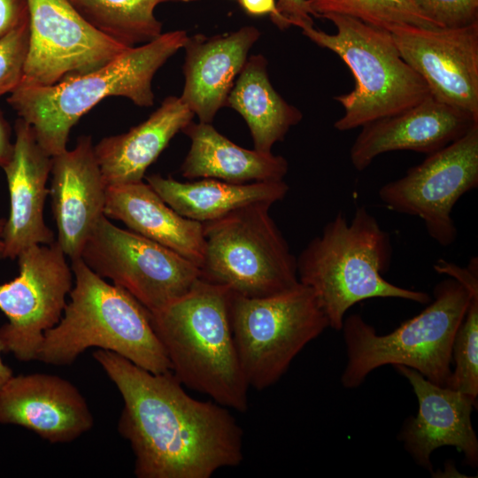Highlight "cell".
<instances>
[{
    "label": "cell",
    "mask_w": 478,
    "mask_h": 478,
    "mask_svg": "<svg viewBox=\"0 0 478 478\" xmlns=\"http://www.w3.org/2000/svg\"><path fill=\"white\" fill-rule=\"evenodd\" d=\"M93 358L121 395L118 431L137 478H210L242 463L243 433L228 408L193 398L172 371L153 374L101 349Z\"/></svg>",
    "instance_id": "6da1fadb"
},
{
    "label": "cell",
    "mask_w": 478,
    "mask_h": 478,
    "mask_svg": "<svg viewBox=\"0 0 478 478\" xmlns=\"http://www.w3.org/2000/svg\"><path fill=\"white\" fill-rule=\"evenodd\" d=\"M225 106L235 110L244 119L254 149L261 152H272L274 144L282 141L303 118L302 112L272 86L267 60L261 54L247 58Z\"/></svg>",
    "instance_id": "d4e9b609"
},
{
    "label": "cell",
    "mask_w": 478,
    "mask_h": 478,
    "mask_svg": "<svg viewBox=\"0 0 478 478\" xmlns=\"http://www.w3.org/2000/svg\"><path fill=\"white\" fill-rule=\"evenodd\" d=\"M3 351V347L0 342V390L13 375L12 368L6 366L2 360L1 353Z\"/></svg>",
    "instance_id": "e575fe53"
},
{
    "label": "cell",
    "mask_w": 478,
    "mask_h": 478,
    "mask_svg": "<svg viewBox=\"0 0 478 478\" xmlns=\"http://www.w3.org/2000/svg\"><path fill=\"white\" fill-rule=\"evenodd\" d=\"M230 290L199 278L182 297L149 311L171 371L185 387L240 412L248 410L229 320Z\"/></svg>",
    "instance_id": "7a4b0ae2"
},
{
    "label": "cell",
    "mask_w": 478,
    "mask_h": 478,
    "mask_svg": "<svg viewBox=\"0 0 478 478\" xmlns=\"http://www.w3.org/2000/svg\"><path fill=\"white\" fill-rule=\"evenodd\" d=\"M29 46V19L0 37V96L21 83Z\"/></svg>",
    "instance_id": "f1b7e54d"
},
{
    "label": "cell",
    "mask_w": 478,
    "mask_h": 478,
    "mask_svg": "<svg viewBox=\"0 0 478 478\" xmlns=\"http://www.w3.org/2000/svg\"><path fill=\"white\" fill-rule=\"evenodd\" d=\"M27 19V0H0V37Z\"/></svg>",
    "instance_id": "1f68e13d"
},
{
    "label": "cell",
    "mask_w": 478,
    "mask_h": 478,
    "mask_svg": "<svg viewBox=\"0 0 478 478\" xmlns=\"http://www.w3.org/2000/svg\"><path fill=\"white\" fill-rule=\"evenodd\" d=\"M243 10L253 16L270 14L275 26L280 27L281 18L275 0H239Z\"/></svg>",
    "instance_id": "d6a6232c"
},
{
    "label": "cell",
    "mask_w": 478,
    "mask_h": 478,
    "mask_svg": "<svg viewBox=\"0 0 478 478\" xmlns=\"http://www.w3.org/2000/svg\"><path fill=\"white\" fill-rule=\"evenodd\" d=\"M50 173L57 242L71 260L79 258L104 215L107 185L95 157L91 137L81 136L74 149L51 157Z\"/></svg>",
    "instance_id": "e0dca14e"
},
{
    "label": "cell",
    "mask_w": 478,
    "mask_h": 478,
    "mask_svg": "<svg viewBox=\"0 0 478 478\" xmlns=\"http://www.w3.org/2000/svg\"><path fill=\"white\" fill-rule=\"evenodd\" d=\"M478 120L431 96L399 113L361 127L350 158L358 171L378 156L394 150L431 154L463 136Z\"/></svg>",
    "instance_id": "d6986e66"
},
{
    "label": "cell",
    "mask_w": 478,
    "mask_h": 478,
    "mask_svg": "<svg viewBox=\"0 0 478 478\" xmlns=\"http://www.w3.org/2000/svg\"><path fill=\"white\" fill-rule=\"evenodd\" d=\"M13 151V143L10 139V130L0 112V166L7 164Z\"/></svg>",
    "instance_id": "836d02e7"
},
{
    "label": "cell",
    "mask_w": 478,
    "mask_h": 478,
    "mask_svg": "<svg viewBox=\"0 0 478 478\" xmlns=\"http://www.w3.org/2000/svg\"><path fill=\"white\" fill-rule=\"evenodd\" d=\"M2 168L10 197L9 216L0 234L2 258H15L29 246L55 241L43 219L51 157L38 143L33 127L20 118L15 124L12 157Z\"/></svg>",
    "instance_id": "ac0fdd59"
},
{
    "label": "cell",
    "mask_w": 478,
    "mask_h": 478,
    "mask_svg": "<svg viewBox=\"0 0 478 478\" xmlns=\"http://www.w3.org/2000/svg\"><path fill=\"white\" fill-rule=\"evenodd\" d=\"M393 367L408 381L418 400L417 414L405 420L397 436L415 463L431 472L433 451L452 446L463 453L468 466L476 468L478 439L471 414L477 399L431 382L410 367Z\"/></svg>",
    "instance_id": "9a60e30c"
},
{
    "label": "cell",
    "mask_w": 478,
    "mask_h": 478,
    "mask_svg": "<svg viewBox=\"0 0 478 478\" xmlns=\"http://www.w3.org/2000/svg\"><path fill=\"white\" fill-rule=\"evenodd\" d=\"M0 423L23 427L52 443L72 442L94 425L71 382L50 374L12 375L0 390Z\"/></svg>",
    "instance_id": "2e32d148"
},
{
    "label": "cell",
    "mask_w": 478,
    "mask_h": 478,
    "mask_svg": "<svg viewBox=\"0 0 478 478\" xmlns=\"http://www.w3.org/2000/svg\"><path fill=\"white\" fill-rule=\"evenodd\" d=\"M193 117L180 96H171L145 121L103 138L94 153L106 185L143 181L148 167Z\"/></svg>",
    "instance_id": "7402d4cb"
},
{
    "label": "cell",
    "mask_w": 478,
    "mask_h": 478,
    "mask_svg": "<svg viewBox=\"0 0 478 478\" xmlns=\"http://www.w3.org/2000/svg\"><path fill=\"white\" fill-rule=\"evenodd\" d=\"M259 37L260 31L253 26L212 37L202 34L188 37L183 47L185 84L180 97L199 122L212 123L226 105L248 53Z\"/></svg>",
    "instance_id": "ffe728a7"
},
{
    "label": "cell",
    "mask_w": 478,
    "mask_h": 478,
    "mask_svg": "<svg viewBox=\"0 0 478 478\" xmlns=\"http://www.w3.org/2000/svg\"><path fill=\"white\" fill-rule=\"evenodd\" d=\"M92 27L126 47L144 44L162 34L155 9L164 3L193 0H67Z\"/></svg>",
    "instance_id": "484cf974"
},
{
    "label": "cell",
    "mask_w": 478,
    "mask_h": 478,
    "mask_svg": "<svg viewBox=\"0 0 478 478\" xmlns=\"http://www.w3.org/2000/svg\"><path fill=\"white\" fill-rule=\"evenodd\" d=\"M268 203H256L202 223L200 278L246 297H264L299 283L297 258L272 219Z\"/></svg>",
    "instance_id": "ba28073f"
},
{
    "label": "cell",
    "mask_w": 478,
    "mask_h": 478,
    "mask_svg": "<svg viewBox=\"0 0 478 478\" xmlns=\"http://www.w3.org/2000/svg\"><path fill=\"white\" fill-rule=\"evenodd\" d=\"M229 320L242 371L257 390L275 384L300 351L328 328L313 291L301 282L264 297L230 291Z\"/></svg>",
    "instance_id": "9c48e42d"
},
{
    "label": "cell",
    "mask_w": 478,
    "mask_h": 478,
    "mask_svg": "<svg viewBox=\"0 0 478 478\" xmlns=\"http://www.w3.org/2000/svg\"><path fill=\"white\" fill-rule=\"evenodd\" d=\"M4 222H5V220L0 219V234H1L2 230H3ZM4 243H3V241L0 239V257H2V253H3V251H4Z\"/></svg>",
    "instance_id": "d590c367"
},
{
    "label": "cell",
    "mask_w": 478,
    "mask_h": 478,
    "mask_svg": "<svg viewBox=\"0 0 478 478\" xmlns=\"http://www.w3.org/2000/svg\"><path fill=\"white\" fill-rule=\"evenodd\" d=\"M335 34L304 27L302 33L320 47L335 52L351 70V91L334 98L343 115L334 124L348 131L407 110L430 96L423 79L403 59L388 30L340 14L323 16Z\"/></svg>",
    "instance_id": "52a82bcc"
},
{
    "label": "cell",
    "mask_w": 478,
    "mask_h": 478,
    "mask_svg": "<svg viewBox=\"0 0 478 478\" xmlns=\"http://www.w3.org/2000/svg\"><path fill=\"white\" fill-rule=\"evenodd\" d=\"M477 186L478 123L403 177L384 184L379 197L392 211L419 217L428 235L445 247L457 237L451 217L455 204Z\"/></svg>",
    "instance_id": "7c38bea8"
},
{
    "label": "cell",
    "mask_w": 478,
    "mask_h": 478,
    "mask_svg": "<svg viewBox=\"0 0 478 478\" xmlns=\"http://www.w3.org/2000/svg\"><path fill=\"white\" fill-rule=\"evenodd\" d=\"M97 275L130 293L148 311L185 295L200 278L197 265L154 241L102 216L81 255Z\"/></svg>",
    "instance_id": "30bf717a"
},
{
    "label": "cell",
    "mask_w": 478,
    "mask_h": 478,
    "mask_svg": "<svg viewBox=\"0 0 478 478\" xmlns=\"http://www.w3.org/2000/svg\"><path fill=\"white\" fill-rule=\"evenodd\" d=\"M29 46L20 84L50 86L106 65L127 49L67 0H27Z\"/></svg>",
    "instance_id": "4fadbf2b"
},
{
    "label": "cell",
    "mask_w": 478,
    "mask_h": 478,
    "mask_svg": "<svg viewBox=\"0 0 478 478\" xmlns=\"http://www.w3.org/2000/svg\"><path fill=\"white\" fill-rule=\"evenodd\" d=\"M184 30L162 33L130 47L102 67L50 86L20 84L7 98L19 117L34 129L40 146L53 157L66 150L71 128L108 96H123L139 106L154 103L152 79L180 49Z\"/></svg>",
    "instance_id": "3957f363"
},
{
    "label": "cell",
    "mask_w": 478,
    "mask_h": 478,
    "mask_svg": "<svg viewBox=\"0 0 478 478\" xmlns=\"http://www.w3.org/2000/svg\"><path fill=\"white\" fill-rule=\"evenodd\" d=\"M441 27H463L478 22V0H413Z\"/></svg>",
    "instance_id": "f546056e"
},
{
    "label": "cell",
    "mask_w": 478,
    "mask_h": 478,
    "mask_svg": "<svg viewBox=\"0 0 478 478\" xmlns=\"http://www.w3.org/2000/svg\"><path fill=\"white\" fill-rule=\"evenodd\" d=\"M104 214L199 268L204 252L203 224L180 215L148 183L107 186Z\"/></svg>",
    "instance_id": "44dd1931"
},
{
    "label": "cell",
    "mask_w": 478,
    "mask_h": 478,
    "mask_svg": "<svg viewBox=\"0 0 478 478\" xmlns=\"http://www.w3.org/2000/svg\"><path fill=\"white\" fill-rule=\"evenodd\" d=\"M470 294L465 315L452 345L449 388L478 397V281L465 287Z\"/></svg>",
    "instance_id": "83f0119b"
},
{
    "label": "cell",
    "mask_w": 478,
    "mask_h": 478,
    "mask_svg": "<svg viewBox=\"0 0 478 478\" xmlns=\"http://www.w3.org/2000/svg\"><path fill=\"white\" fill-rule=\"evenodd\" d=\"M19 275L0 284V327L4 352L18 360H36L44 334L60 320L73 288V271L55 240L35 244L18 255Z\"/></svg>",
    "instance_id": "8fae6325"
},
{
    "label": "cell",
    "mask_w": 478,
    "mask_h": 478,
    "mask_svg": "<svg viewBox=\"0 0 478 478\" xmlns=\"http://www.w3.org/2000/svg\"><path fill=\"white\" fill-rule=\"evenodd\" d=\"M276 6L281 18L280 29L291 26L303 29L313 26L306 0H277Z\"/></svg>",
    "instance_id": "4dcf8cb0"
},
{
    "label": "cell",
    "mask_w": 478,
    "mask_h": 478,
    "mask_svg": "<svg viewBox=\"0 0 478 478\" xmlns=\"http://www.w3.org/2000/svg\"><path fill=\"white\" fill-rule=\"evenodd\" d=\"M71 268L70 301L59 322L45 332L36 360L67 366L96 347L153 374L171 371L149 311L127 290L94 273L81 258L73 259Z\"/></svg>",
    "instance_id": "5b68a950"
},
{
    "label": "cell",
    "mask_w": 478,
    "mask_h": 478,
    "mask_svg": "<svg viewBox=\"0 0 478 478\" xmlns=\"http://www.w3.org/2000/svg\"><path fill=\"white\" fill-rule=\"evenodd\" d=\"M403 59L430 96L478 120V22L463 27H390Z\"/></svg>",
    "instance_id": "5bb4252c"
},
{
    "label": "cell",
    "mask_w": 478,
    "mask_h": 478,
    "mask_svg": "<svg viewBox=\"0 0 478 478\" xmlns=\"http://www.w3.org/2000/svg\"><path fill=\"white\" fill-rule=\"evenodd\" d=\"M392 258L388 232L361 206L350 222L342 212L327 223L297 258L299 282L314 293L328 327L341 330L347 311L374 297L426 305L428 293L396 286L383 278Z\"/></svg>",
    "instance_id": "277c9868"
},
{
    "label": "cell",
    "mask_w": 478,
    "mask_h": 478,
    "mask_svg": "<svg viewBox=\"0 0 478 478\" xmlns=\"http://www.w3.org/2000/svg\"><path fill=\"white\" fill-rule=\"evenodd\" d=\"M181 132L191 141L181 166L185 178H211L240 184L280 181L288 173L285 158L243 148L222 135L211 123L191 121Z\"/></svg>",
    "instance_id": "603a6c76"
},
{
    "label": "cell",
    "mask_w": 478,
    "mask_h": 478,
    "mask_svg": "<svg viewBox=\"0 0 478 478\" xmlns=\"http://www.w3.org/2000/svg\"><path fill=\"white\" fill-rule=\"evenodd\" d=\"M433 297L422 312L385 335H378L359 314L345 317L341 330L347 360L342 385L357 388L374 370L392 365L410 367L431 382L447 387L452 371L454 336L470 294L450 277L436 285Z\"/></svg>",
    "instance_id": "8992f818"
},
{
    "label": "cell",
    "mask_w": 478,
    "mask_h": 478,
    "mask_svg": "<svg viewBox=\"0 0 478 478\" xmlns=\"http://www.w3.org/2000/svg\"><path fill=\"white\" fill-rule=\"evenodd\" d=\"M312 16L340 14L389 30L394 26L441 27L428 18L413 0H306Z\"/></svg>",
    "instance_id": "4316f807"
},
{
    "label": "cell",
    "mask_w": 478,
    "mask_h": 478,
    "mask_svg": "<svg viewBox=\"0 0 478 478\" xmlns=\"http://www.w3.org/2000/svg\"><path fill=\"white\" fill-rule=\"evenodd\" d=\"M147 183L180 215L201 223L256 203L273 204L285 197L289 186L284 181L232 183L204 178L181 182L159 174L145 177Z\"/></svg>",
    "instance_id": "cb8c5ba5"
}]
</instances>
